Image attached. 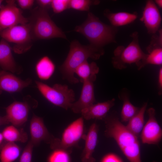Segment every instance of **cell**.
Here are the masks:
<instances>
[{"label":"cell","mask_w":162,"mask_h":162,"mask_svg":"<svg viewBox=\"0 0 162 162\" xmlns=\"http://www.w3.org/2000/svg\"><path fill=\"white\" fill-rule=\"evenodd\" d=\"M117 27L101 22L93 14L89 12L86 21L76 26L74 31L80 33L89 41L90 44L101 49L106 45L116 43Z\"/></svg>","instance_id":"obj_3"},{"label":"cell","mask_w":162,"mask_h":162,"mask_svg":"<svg viewBox=\"0 0 162 162\" xmlns=\"http://www.w3.org/2000/svg\"><path fill=\"white\" fill-rule=\"evenodd\" d=\"M4 139L2 134V133H0V145L1 144Z\"/></svg>","instance_id":"obj_37"},{"label":"cell","mask_w":162,"mask_h":162,"mask_svg":"<svg viewBox=\"0 0 162 162\" xmlns=\"http://www.w3.org/2000/svg\"><path fill=\"white\" fill-rule=\"evenodd\" d=\"M146 50L148 52L145 58L142 60L138 66L140 70L148 64L160 65L162 64V46L156 45L148 46Z\"/></svg>","instance_id":"obj_21"},{"label":"cell","mask_w":162,"mask_h":162,"mask_svg":"<svg viewBox=\"0 0 162 162\" xmlns=\"http://www.w3.org/2000/svg\"><path fill=\"white\" fill-rule=\"evenodd\" d=\"M3 1L2 0H0V8L1 6L2 5V2H3Z\"/></svg>","instance_id":"obj_38"},{"label":"cell","mask_w":162,"mask_h":162,"mask_svg":"<svg viewBox=\"0 0 162 162\" xmlns=\"http://www.w3.org/2000/svg\"><path fill=\"white\" fill-rule=\"evenodd\" d=\"M119 97L123 101L121 114V121L128 122L138 112L140 108L135 106L131 103L126 94L122 93L119 95Z\"/></svg>","instance_id":"obj_26"},{"label":"cell","mask_w":162,"mask_h":162,"mask_svg":"<svg viewBox=\"0 0 162 162\" xmlns=\"http://www.w3.org/2000/svg\"><path fill=\"white\" fill-rule=\"evenodd\" d=\"M2 133L4 139L8 142H25L28 140L27 134L23 129H17L14 125L6 127Z\"/></svg>","instance_id":"obj_23"},{"label":"cell","mask_w":162,"mask_h":162,"mask_svg":"<svg viewBox=\"0 0 162 162\" xmlns=\"http://www.w3.org/2000/svg\"><path fill=\"white\" fill-rule=\"evenodd\" d=\"M52 0H37V4L39 7L47 10L51 6Z\"/></svg>","instance_id":"obj_33"},{"label":"cell","mask_w":162,"mask_h":162,"mask_svg":"<svg viewBox=\"0 0 162 162\" xmlns=\"http://www.w3.org/2000/svg\"><path fill=\"white\" fill-rule=\"evenodd\" d=\"M34 146L30 141L28 142L21 155L19 162H32Z\"/></svg>","instance_id":"obj_30"},{"label":"cell","mask_w":162,"mask_h":162,"mask_svg":"<svg viewBox=\"0 0 162 162\" xmlns=\"http://www.w3.org/2000/svg\"><path fill=\"white\" fill-rule=\"evenodd\" d=\"M104 53V49L96 48L90 44L82 45L77 40H73L70 43L66 58L59 68L63 79L72 84L78 83L79 80L74 76L76 68L88 58L98 60Z\"/></svg>","instance_id":"obj_2"},{"label":"cell","mask_w":162,"mask_h":162,"mask_svg":"<svg viewBox=\"0 0 162 162\" xmlns=\"http://www.w3.org/2000/svg\"><path fill=\"white\" fill-rule=\"evenodd\" d=\"M6 4L2 5L0 8V31L20 24H25L28 19L22 14L18 8L15 0H7Z\"/></svg>","instance_id":"obj_8"},{"label":"cell","mask_w":162,"mask_h":162,"mask_svg":"<svg viewBox=\"0 0 162 162\" xmlns=\"http://www.w3.org/2000/svg\"><path fill=\"white\" fill-rule=\"evenodd\" d=\"M83 131L84 119L81 117L72 122L65 129L57 149L68 151L76 146L83 137Z\"/></svg>","instance_id":"obj_10"},{"label":"cell","mask_w":162,"mask_h":162,"mask_svg":"<svg viewBox=\"0 0 162 162\" xmlns=\"http://www.w3.org/2000/svg\"><path fill=\"white\" fill-rule=\"evenodd\" d=\"M47 162H70V158L68 151L56 149L50 154Z\"/></svg>","instance_id":"obj_28"},{"label":"cell","mask_w":162,"mask_h":162,"mask_svg":"<svg viewBox=\"0 0 162 162\" xmlns=\"http://www.w3.org/2000/svg\"><path fill=\"white\" fill-rule=\"evenodd\" d=\"M34 0H17L16 2L19 6L22 9H28L31 8L33 6Z\"/></svg>","instance_id":"obj_31"},{"label":"cell","mask_w":162,"mask_h":162,"mask_svg":"<svg viewBox=\"0 0 162 162\" xmlns=\"http://www.w3.org/2000/svg\"><path fill=\"white\" fill-rule=\"evenodd\" d=\"M12 50L8 42L2 38L0 41V66L3 70L18 73L20 71L13 56Z\"/></svg>","instance_id":"obj_18"},{"label":"cell","mask_w":162,"mask_h":162,"mask_svg":"<svg viewBox=\"0 0 162 162\" xmlns=\"http://www.w3.org/2000/svg\"><path fill=\"white\" fill-rule=\"evenodd\" d=\"M104 14L108 20L111 25L117 28L132 23L138 17L136 13L126 12L113 13L107 9L104 10Z\"/></svg>","instance_id":"obj_19"},{"label":"cell","mask_w":162,"mask_h":162,"mask_svg":"<svg viewBox=\"0 0 162 162\" xmlns=\"http://www.w3.org/2000/svg\"><path fill=\"white\" fill-rule=\"evenodd\" d=\"M158 86L159 89L158 94L160 95L162 94V68H160L159 69L158 75Z\"/></svg>","instance_id":"obj_34"},{"label":"cell","mask_w":162,"mask_h":162,"mask_svg":"<svg viewBox=\"0 0 162 162\" xmlns=\"http://www.w3.org/2000/svg\"><path fill=\"white\" fill-rule=\"evenodd\" d=\"M55 64L47 56L41 57L37 62L35 70L38 78L42 80L49 79L53 74L55 70Z\"/></svg>","instance_id":"obj_20"},{"label":"cell","mask_w":162,"mask_h":162,"mask_svg":"<svg viewBox=\"0 0 162 162\" xmlns=\"http://www.w3.org/2000/svg\"><path fill=\"white\" fill-rule=\"evenodd\" d=\"M99 71V68L95 62L89 63L86 61L76 68L75 74L80 78V81L82 82L92 76H96Z\"/></svg>","instance_id":"obj_24"},{"label":"cell","mask_w":162,"mask_h":162,"mask_svg":"<svg viewBox=\"0 0 162 162\" xmlns=\"http://www.w3.org/2000/svg\"><path fill=\"white\" fill-rule=\"evenodd\" d=\"M115 100L114 98H112L104 102L94 104L82 111V117L86 120L104 119L114 106Z\"/></svg>","instance_id":"obj_16"},{"label":"cell","mask_w":162,"mask_h":162,"mask_svg":"<svg viewBox=\"0 0 162 162\" xmlns=\"http://www.w3.org/2000/svg\"><path fill=\"white\" fill-rule=\"evenodd\" d=\"M130 36L132 40L128 46H118L114 51L112 62L116 69H124L127 65L132 64H135L137 67L146 56L140 46L138 32H134Z\"/></svg>","instance_id":"obj_5"},{"label":"cell","mask_w":162,"mask_h":162,"mask_svg":"<svg viewBox=\"0 0 162 162\" xmlns=\"http://www.w3.org/2000/svg\"><path fill=\"white\" fill-rule=\"evenodd\" d=\"M28 20L32 39L58 38L67 39L64 32L51 20L47 10L39 7L36 8Z\"/></svg>","instance_id":"obj_4"},{"label":"cell","mask_w":162,"mask_h":162,"mask_svg":"<svg viewBox=\"0 0 162 162\" xmlns=\"http://www.w3.org/2000/svg\"><path fill=\"white\" fill-rule=\"evenodd\" d=\"M20 147L14 142H8L1 149V162H14L20 155Z\"/></svg>","instance_id":"obj_25"},{"label":"cell","mask_w":162,"mask_h":162,"mask_svg":"<svg viewBox=\"0 0 162 162\" xmlns=\"http://www.w3.org/2000/svg\"><path fill=\"white\" fill-rule=\"evenodd\" d=\"M0 36L7 41L15 44L12 49L17 54L26 52L32 45V39L28 23L16 25L0 31Z\"/></svg>","instance_id":"obj_7"},{"label":"cell","mask_w":162,"mask_h":162,"mask_svg":"<svg viewBox=\"0 0 162 162\" xmlns=\"http://www.w3.org/2000/svg\"><path fill=\"white\" fill-rule=\"evenodd\" d=\"M9 123L5 116L3 117L0 116V125L8 124Z\"/></svg>","instance_id":"obj_35"},{"label":"cell","mask_w":162,"mask_h":162,"mask_svg":"<svg viewBox=\"0 0 162 162\" xmlns=\"http://www.w3.org/2000/svg\"><path fill=\"white\" fill-rule=\"evenodd\" d=\"M147 112L148 118L141 131V140L144 144H157L161 139L162 130L156 119L155 109L150 108Z\"/></svg>","instance_id":"obj_11"},{"label":"cell","mask_w":162,"mask_h":162,"mask_svg":"<svg viewBox=\"0 0 162 162\" xmlns=\"http://www.w3.org/2000/svg\"><path fill=\"white\" fill-rule=\"evenodd\" d=\"M147 103H144L138 112L128 122L126 128L137 136L141 132L144 125V114Z\"/></svg>","instance_id":"obj_22"},{"label":"cell","mask_w":162,"mask_h":162,"mask_svg":"<svg viewBox=\"0 0 162 162\" xmlns=\"http://www.w3.org/2000/svg\"><path fill=\"white\" fill-rule=\"evenodd\" d=\"M32 82L30 78L22 80L11 73L0 71V94L3 91L12 93L19 92Z\"/></svg>","instance_id":"obj_15"},{"label":"cell","mask_w":162,"mask_h":162,"mask_svg":"<svg viewBox=\"0 0 162 162\" xmlns=\"http://www.w3.org/2000/svg\"><path fill=\"white\" fill-rule=\"evenodd\" d=\"M156 5H157L159 8H162V0H155L154 1Z\"/></svg>","instance_id":"obj_36"},{"label":"cell","mask_w":162,"mask_h":162,"mask_svg":"<svg viewBox=\"0 0 162 162\" xmlns=\"http://www.w3.org/2000/svg\"><path fill=\"white\" fill-rule=\"evenodd\" d=\"M42 95L53 104L67 110L75 100L74 91L68 85L56 83L52 87L41 82L35 81Z\"/></svg>","instance_id":"obj_6"},{"label":"cell","mask_w":162,"mask_h":162,"mask_svg":"<svg viewBox=\"0 0 162 162\" xmlns=\"http://www.w3.org/2000/svg\"><path fill=\"white\" fill-rule=\"evenodd\" d=\"M106 135L113 138L130 162H141L140 143L137 136L114 117L106 116Z\"/></svg>","instance_id":"obj_1"},{"label":"cell","mask_w":162,"mask_h":162,"mask_svg":"<svg viewBox=\"0 0 162 162\" xmlns=\"http://www.w3.org/2000/svg\"><path fill=\"white\" fill-rule=\"evenodd\" d=\"M70 0H52L51 6L54 13H60L70 8Z\"/></svg>","instance_id":"obj_29"},{"label":"cell","mask_w":162,"mask_h":162,"mask_svg":"<svg viewBox=\"0 0 162 162\" xmlns=\"http://www.w3.org/2000/svg\"><path fill=\"white\" fill-rule=\"evenodd\" d=\"M101 162H122L121 159L113 154H109L105 156Z\"/></svg>","instance_id":"obj_32"},{"label":"cell","mask_w":162,"mask_h":162,"mask_svg":"<svg viewBox=\"0 0 162 162\" xmlns=\"http://www.w3.org/2000/svg\"><path fill=\"white\" fill-rule=\"evenodd\" d=\"M140 20L143 23L149 34H155L160 28L161 18L158 8L153 1H146Z\"/></svg>","instance_id":"obj_12"},{"label":"cell","mask_w":162,"mask_h":162,"mask_svg":"<svg viewBox=\"0 0 162 162\" xmlns=\"http://www.w3.org/2000/svg\"><path fill=\"white\" fill-rule=\"evenodd\" d=\"M30 141L34 146H37L43 141L50 144L52 149L57 148L60 139L55 138L49 133L42 118L34 115H33L30 121Z\"/></svg>","instance_id":"obj_9"},{"label":"cell","mask_w":162,"mask_h":162,"mask_svg":"<svg viewBox=\"0 0 162 162\" xmlns=\"http://www.w3.org/2000/svg\"><path fill=\"white\" fill-rule=\"evenodd\" d=\"M98 0H71L70 2V8L82 11H88L91 6L99 4Z\"/></svg>","instance_id":"obj_27"},{"label":"cell","mask_w":162,"mask_h":162,"mask_svg":"<svg viewBox=\"0 0 162 162\" xmlns=\"http://www.w3.org/2000/svg\"><path fill=\"white\" fill-rule=\"evenodd\" d=\"M96 79V76H94L82 82L83 85L80 98L72 104L70 108L74 113H81L83 109L95 102L94 83Z\"/></svg>","instance_id":"obj_13"},{"label":"cell","mask_w":162,"mask_h":162,"mask_svg":"<svg viewBox=\"0 0 162 162\" xmlns=\"http://www.w3.org/2000/svg\"><path fill=\"white\" fill-rule=\"evenodd\" d=\"M98 127L95 123L89 128L87 135L84 137L85 145L81 155L82 162H95V159L92 157L97 144Z\"/></svg>","instance_id":"obj_17"},{"label":"cell","mask_w":162,"mask_h":162,"mask_svg":"<svg viewBox=\"0 0 162 162\" xmlns=\"http://www.w3.org/2000/svg\"><path fill=\"white\" fill-rule=\"evenodd\" d=\"M29 108V104L26 100L14 101L5 108V116L9 123L15 126H19L27 121Z\"/></svg>","instance_id":"obj_14"}]
</instances>
